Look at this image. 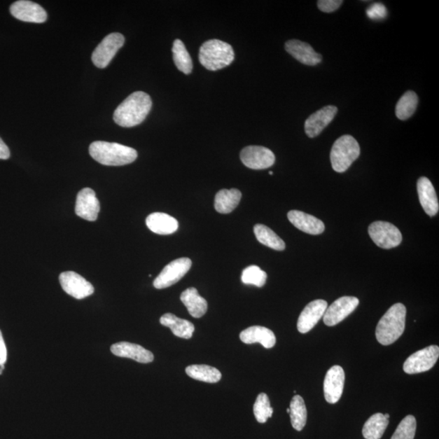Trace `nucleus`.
Listing matches in <instances>:
<instances>
[{
	"mask_svg": "<svg viewBox=\"0 0 439 439\" xmlns=\"http://www.w3.org/2000/svg\"><path fill=\"white\" fill-rule=\"evenodd\" d=\"M153 107L149 95L137 92L131 94L115 110L113 120L122 127L130 128L144 123Z\"/></svg>",
	"mask_w": 439,
	"mask_h": 439,
	"instance_id": "1",
	"label": "nucleus"
},
{
	"mask_svg": "<svg viewBox=\"0 0 439 439\" xmlns=\"http://www.w3.org/2000/svg\"><path fill=\"white\" fill-rule=\"evenodd\" d=\"M89 153L97 162L107 166L129 165L138 158L137 151L130 146L104 141L90 144Z\"/></svg>",
	"mask_w": 439,
	"mask_h": 439,
	"instance_id": "2",
	"label": "nucleus"
},
{
	"mask_svg": "<svg viewBox=\"0 0 439 439\" xmlns=\"http://www.w3.org/2000/svg\"><path fill=\"white\" fill-rule=\"evenodd\" d=\"M406 314L405 306L398 302L381 318L376 328V337L382 345H391L400 339L405 329Z\"/></svg>",
	"mask_w": 439,
	"mask_h": 439,
	"instance_id": "3",
	"label": "nucleus"
},
{
	"mask_svg": "<svg viewBox=\"0 0 439 439\" xmlns=\"http://www.w3.org/2000/svg\"><path fill=\"white\" fill-rule=\"evenodd\" d=\"M199 60L204 68L211 71H216L229 67L234 62V49L231 45L221 40H209L202 45Z\"/></svg>",
	"mask_w": 439,
	"mask_h": 439,
	"instance_id": "4",
	"label": "nucleus"
},
{
	"mask_svg": "<svg viewBox=\"0 0 439 439\" xmlns=\"http://www.w3.org/2000/svg\"><path fill=\"white\" fill-rule=\"evenodd\" d=\"M361 148L355 138L343 135L332 146L330 161L333 169L337 173H344L359 158Z\"/></svg>",
	"mask_w": 439,
	"mask_h": 439,
	"instance_id": "5",
	"label": "nucleus"
},
{
	"mask_svg": "<svg viewBox=\"0 0 439 439\" xmlns=\"http://www.w3.org/2000/svg\"><path fill=\"white\" fill-rule=\"evenodd\" d=\"M368 234L375 244L383 249H391L401 244L400 230L386 221H375L368 227Z\"/></svg>",
	"mask_w": 439,
	"mask_h": 439,
	"instance_id": "6",
	"label": "nucleus"
},
{
	"mask_svg": "<svg viewBox=\"0 0 439 439\" xmlns=\"http://www.w3.org/2000/svg\"><path fill=\"white\" fill-rule=\"evenodd\" d=\"M124 43L125 38L122 34H109L95 49L92 54L93 64L99 69L107 67Z\"/></svg>",
	"mask_w": 439,
	"mask_h": 439,
	"instance_id": "7",
	"label": "nucleus"
},
{
	"mask_svg": "<svg viewBox=\"0 0 439 439\" xmlns=\"http://www.w3.org/2000/svg\"><path fill=\"white\" fill-rule=\"evenodd\" d=\"M439 356V347L431 345L413 353L403 364V371L407 375H416L428 371L435 365Z\"/></svg>",
	"mask_w": 439,
	"mask_h": 439,
	"instance_id": "8",
	"label": "nucleus"
},
{
	"mask_svg": "<svg viewBox=\"0 0 439 439\" xmlns=\"http://www.w3.org/2000/svg\"><path fill=\"white\" fill-rule=\"evenodd\" d=\"M193 265L189 258H179L166 265L153 282L155 288L165 289L173 286L179 281L188 274Z\"/></svg>",
	"mask_w": 439,
	"mask_h": 439,
	"instance_id": "9",
	"label": "nucleus"
},
{
	"mask_svg": "<svg viewBox=\"0 0 439 439\" xmlns=\"http://www.w3.org/2000/svg\"><path fill=\"white\" fill-rule=\"evenodd\" d=\"M240 158L246 167L265 169L275 163V155L269 148L261 146H249L241 151Z\"/></svg>",
	"mask_w": 439,
	"mask_h": 439,
	"instance_id": "10",
	"label": "nucleus"
},
{
	"mask_svg": "<svg viewBox=\"0 0 439 439\" xmlns=\"http://www.w3.org/2000/svg\"><path fill=\"white\" fill-rule=\"evenodd\" d=\"M359 302L356 297H341L327 307L323 316V321L328 326H335L352 314L359 305Z\"/></svg>",
	"mask_w": 439,
	"mask_h": 439,
	"instance_id": "11",
	"label": "nucleus"
},
{
	"mask_svg": "<svg viewBox=\"0 0 439 439\" xmlns=\"http://www.w3.org/2000/svg\"><path fill=\"white\" fill-rule=\"evenodd\" d=\"M60 282L63 290L77 300L85 299L95 292L94 286L90 282L73 271L62 272L60 275Z\"/></svg>",
	"mask_w": 439,
	"mask_h": 439,
	"instance_id": "12",
	"label": "nucleus"
},
{
	"mask_svg": "<svg viewBox=\"0 0 439 439\" xmlns=\"http://www.w3.org/2000/svg\"><path fill=\"white\" fill-rule=\"evenodd\" d=\"M10 13L15 18L25 22L43 23L48 14L39 4L27 0H20L10 7Z\"/></svg>",
	"mask_w": 439,
	"mask_h": 439,
	"instance_id": "13",
	"label": "nucleus"
},
{
	"mask_svg": "<svg viewBox=\"0 0 439 439\" xmlns=\"http://www.w3.org/2000/svg\"><path fill=\"white\" fill-rule=\"evenodd\" d=\"M99 211V202L92 189L84 188L79 191L75 206V213L79 218L89 221H97Z\"/></svg>",
	"mask_w": 439,
	"mask_h": 439,
	"instance_id": "14",
	"label": "nucleus"
},
{
	"mask_svg": "<svg viewBox=\"0 0 439 439\" xmlns=\"http://www.w3.org/2000/svg\"><path fill=\"white\" fill-rule=\"evenodd\" d=\"M345 372L340 365H335L328 370L324 381L326 400L334 405L339 402L344 388Z\"/></svg>",
	"mask_w": 439,
	"mask_h": 439,
	"instance_id": "15",
	"label": "nucleus"
},
{
	"mask_svg": "<svg viewBox=\"0 0 439 439\" xmlns=\"http://www.w3.org/2000/svg\"><path fill=\"white\" fill-rule=\"evenodd\" d=\"M327 302L323 300H316L309 302L298 319L297 328L301 334H306L314 329L315 326L324 316L327 309Z\"/></svg>",
	"mask_w": 439,
	"mask_h": 439,
	"instance_id": "16",
	"label": "nucleus"
},
{
	"mask_svg": "<svg viewBox=\"0 0 439 439\" xmlns=\"http://www.w3.org/2000/svg\"><path fill=\"white\" fill-rule=\"evenodd\" d=\"M337 113V107L330 105L326 106V107L312 113L305 122L306 134L309 138H316L332 123Z\"/></svg>",
	"mask_w": 439,
	"mask_h": 439,
	"instance_id": "17",
	"label": "nucleus"
},
{
	"mask_svg": "<svg viewBox=\"0 0 439 439\" xmlns=\"http://www.w3.org/2000/svg\"><path fill=\"white\" fill-rule=\"evenodd\" d=\"M285 48L287 53L302 64L315 67L321 62V55L316 53L309 43L292 39L286 43Z\"/></svg>",
	"mask_w": 439,
	"mask_h": 439,
	"instance_id": "18",
	"label": "nucleus"
},
{
	"mask_svg": "<svg viewBox=\"0 0 439 439\" xmlns=\"http://www.w3.org/2000/svg\"><path fill=\"white\" fill-rule=\"evenodd\" d=\"M113 354L119 357L129 358L135 361L148 364L154 361V356L142 346L127 342L115 343L111 347Z\"/></svg>",
	"mask_w": 439,
	"mask_h": 439,
	"instance_id": "19",
	"label": "nucleus"
},
{
	"mask_svg": "<svg viewBox=\"0 0 439 439\" xmlns=\"http://www.w3.org/2000/svg\"><path fill=\"white\" fill-rule=\"evenodd\" d=\"M419 200L427 215L435 216L439 210L438 200L435 188L430 180L421 176L417 181Z\"/></svg>",
	"mask_w": 439,
	"mask_h": 439,
	"instance_id": "20",
	"label": "nucleus"
},
{
	"mask_svg": "<svg viewBox=\"0 0 439 439\" xmlns=\"http://www.w3.org/2000/svg\"><path fill=\"white\" fill-rule=\"evenodd\" d=\"M291 223L297 229L309 235H321L325 230V225L315 216L304 213V211L292 210L287 214Z\"/></svg>",
	"mask_w": 439,
	"mask_h": 439,
	"instance_id": "21",
	"label": "nucleus"
},
{
	"mask_svg": "<svg viewBox=\"0 0 439 439\" xmlns=\"http://www.w3.org/2000/svg\"><path fill=\"white\" fill-rule=\"evenodd\" d=\"M240 340L246 344H253L259 342L262 346L270 349L276 344V337L274 333L263 326H251L242 331Z\"/></svg>",
	"mask_w": 439,
	"mask_h": 439,
	"instance_id": "22",
	"label": "nucleus"
},
{
	"mask_svg": "<svg viewBox=\"0 0 439 439\" xmlns=\"http://www.w3.org/2000/svg\"><path fill=\"white\" fill-rule=\"evenodd\" d=\"M146 224L151 231L160 235L174 234L179 229L178 221L163 213L151 214L146 218Z\"/></svg>",
	"mask_w": 439,
	"mask_h": 439,
	"instance_id": "23",
	"label": "nucleus"
},
{
	"mask_svg": "<svg viewBox=\"0 0 439 439\" xmlns=\"http://www.w3.org/2000/svg\"><path fill=\"white\" fill-rule=\"evenodd\" d=\"M160 324L169 327L173 334L181 339L190 340L195 332V326L188 320L181 319L172 314H166L160 317Z\"/></svg>",
	"mask_w": 439,
	"mask_h": 439,
	"instance_id": "24",
	"label": "nucleus"
},
{
	"mask_svg": "<svg viewBox=\"0 0 439 439\" xmlns=\"http://www.w3.org/2000/svg\"><path fill=\"white\" fill-rule=\"evenodd\" d=\"M180 299L188 309L190 316L195 318L203 316L208 310V302L199 295L198 291L194 287L184 291Z\"/></svg>",
	"mask_w": 439,
	"mask_h": 439,
	"instance_id": "25",
	"label": "nucleus"
},
{
	"mask_svg": "<svg viewBox=\"0 0 439 439\" xmlns=\"http://www.w3.org/2000/svg\"><path fill=\"white\" fill-rule=\"evenodd\" d=\"M241 191L238 189L221 190L215 197V209L219 214H228L240 203Z\"/></svg>",
	"mask_w": 439,
	"mask_h": 439,
	"instance_id": "26",
	"label": "nucleus"
},
{
	"mask_svg": "<svg viewBox=\"0 0 439 439\" xmlns=\"http://www.w3.org/2000/svg\"><path fill=\"white\" fill-rule=\"evenodd\" d=\"M389 425V420L382 413L371 416L363 427V436L365 439H380Z\"/></svg>",
	"mask_w": 439,
	"mask_h": 439,
	"instance_id": "27",
	"label": "nucleus"
},
{
	"mask_svg": "<svg viewBox=\"0 0 439 439\" xmlns=\"http://www.w3.org/2000/svg\"><path fill=\"white\" fill-rule=\"evenodd\" d=\"M186 375L195 380L216 383L221 379V373L214 367L206 365H190L186 368Z\"/></svg>",
	"mask_w": 439,
	"mask_h": 439,
	"instance_id": "28",
	"label": "nucleus"
},
{
	"mask_svg": "<svg viewBox=\"0 0 439 439\" xmlns=\"http://www.w3.org/2000/svg\"><path fill=\"white\" fill-rule=\"evenodd\" d=\"M254 233L260 244L276 251H284L286 249L284 241L275 234L269 227L257 224L254 226Z\"/></svg>",
	"mask_w": 439,
	"mask_h": 439,
	"instance_id": "29",
	"label": "nucleus"
},
{
	"mask_svg": "<svg viewBox=\"0 0 439 439\" xmlns=\"http://www.w3.org/2000/svg\"><path fill=\"white\" fill-rule=\"evenodd\" d=\"M172 52H173L174 55V62L179 71L186 75L193 72V60H191L188 49L186 48L183 41H181L180 39H176L174 42Z\"/></svg>",
	"mask_w": 439,
	"mask_h": 439,
	"instance_id": "30",
	"label": "nucleus"
},
{
	"mask_svg": "<svg viewBox=\"0 0 439 439\" xmlns=\"http://www.w3.org/2000/svg\"><path fill=\"white\" fill-rule=\"evenodd\" d=\"M307 408L304 398L300 396L293 397L290 405V417L293 428L301 431L306 426Z\"/></svg>",
	"mask_w": 439,
	"mask_h": 439,
	"instance_id": "31",
	"label": "nucleus"
},
{
	"mask_svg": "<svg viewBox=\"0 0 439 439\" xmlns=\"http://www.w3.org/2000/svg\"><path fill=\"white\" fill-rule=\"evenodd\" d=\"M417 104V95L412 90H408V92L402 95V97L396 104V117L402 120L410 118L416 112Z\"/></svg>",
	"mask_w": 439,
	"mask_h": 439,
	"instance_id": "32",
	"label": "nucleus"
},
{
	"mask_svg": "<svg viewBox=\"0 0 439 439\" xmlns=\"http://www.w3.org/2000/svg\"><path fill=\"white\" fill-rule=\"evenodd\" d=\"M253 412L256 421L259 423H265L272 417L274 408L271 407L270 398L266 393H261L257 396Z\"/></svg>",
	"mask_w": 439,
	"mask_h": 439,
	"instance_id": "33",
	"label": "nucleus"
},
{
	"mask_svg": "<svg viewBox=\"0 0 439 439\" xmlns=\"http://www.w3.org/2000/svg\"><path fill=\"white\" fill-rule=\"evenodd\" d=\"M241 279L244 284L262 287L266 284L267 274L260 267L251 265L243 271Z\"/></svg>",
	"mask_w": 439,
	"mask_h": 439,
	"instance_id": "34",
	"label": "nucleus"
},
{
	"mask_svg": "<svg viewBox=\"0 0 439 439\" xmlns=\"http://www.w3.org/2000/svg\"><path fill=\"white\" fill-rule=\"evenodd\" d=\"M416 431V418L408 415L403 419L391 439H414Z\"/></svg>",
	"mask_w": 439,
	"mask_h": 439,
	"instance_id": "35",
	"label": "nucleus"
},
{
	"mask_svg": "<svg viewBox=\"0 0 439 439\" xmlns=\"http://www.w3.org/2000/svg\"><path fill=\"white\" fill-rule=\"evenodd\" d=\"M366 13L368 18L379 21L386 18L387 10L384 4L376 3L367 9Z\"/></svg>",
	"mask_w": 439,
	"mask_h": 439,
	"instance_id": "36",
	"label": "nucleus"
},
{
	"mask_svg": "<svg viewBox=\"0 0 439 439\" xmlns=\"http://www.w3.org/2000/svg\"><path fill=\"white\" fill-rule=\"evenodd\" d=\"M343 1L342 0H320L317 6L323 13H333L339 9Z\"/></svg>",
	"mask_w": 439,
	"mask_h": 439,
	"instance_id": "37",
	"label": "nucleus"
},
{
	"mask_svg": "<svg viewBox=\"0 0 439 439\" xmlns=\"http://www.w3.org/2000/svg\"><path fill=\"white\" fill-rule=\"evenodd\" d=\"M7 361V348L5 345L1 331H0V366H3Z\"/></svg>",
	"mask_w": 439,
	"mask_h": 439,
	"instance_id": "38",
	"label": "nucleus"
},
{
	"mask_svg": "<svg viewBox=\"0 0 439 439\" xmlns=\"http://www.w3.org/2000/svg\"><path fill=\"white\" fill-rule=\"evenodd\" d=\"M10 158L8 146L0 138V160H8Z\"/></svg>",
	"mask_w": 439,
	"mask_h": 439,
	"instance_id": "39",
	"label": "nucleus"
},
{
	"mask_svg": "<svg viewBox=\"0 0 439 439\" xmlns=\"http://www.w3.org/2000/svg\"><path fill=\"white\" fill-rule=\"evenodd\" d=\"M384 416L386 417V419H388V420H389V418H390L389 414H385Z\"/></svg>",
	"mask_w": 439,
	"mask_h": 439,
	"instance_id": "40",
	"label": "nucleus"
},
{
	"mask_svg": "<svg viewBox=\"0 0 439 439\" xmlns=\"http://www.w3.org/2000/svg\"><path fill=\"white\" fill-rule=\"evenodd\" d=\"M286 412H287V413H289V414H290V408H287Z\"/></svg>",
	"mask_w": 439,
	"mask_h": 439,
	"instance_id": "41",
	"label": "nucleus"
},
{
	"mask_svg": "<svg viewBox=\"0 0 439 439\" xmlns=\"http://www.w3.org/2000/svg\"><path fill=\"white\" fill-rule=\"evenodd\" d=\"M270 175H272V174H272V172H270Z\"/></svg>",
	"mask_w": 439,
	"mask_h": 439,
	"instance_id": "42",
	"label": "nucleus"
}]
</instances>
